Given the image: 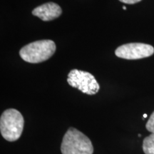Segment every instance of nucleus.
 Returning a JSON list of instances; mask_svg holds the SVG:
<instances>
[{
	"label": "nucleus",
	"instance_id": "obj_1",
	"mask_svg": "<svg viewBox=\"0 0 154 154\" xmlns=\"http://www.w3.org/2000/svg\"><path fill=\"white\" fill-rule=\"evenodd\" d=\"M56 49V44L52 40H38L23 47L19 51V55L26 62L38 63L52 57Z\"/></svg>",
	"mask_w": 154,
	"mask_h": 154
},
{
	"label": "nucleus",
	"instance_id": "obj_8",
	"mask_svg": "<svg viewBox=\"0 0 154 154\" xmlns=\"http://www.w3.org/2000/svg\"><path fill=\"white\" fill-rule=\"evenodd\" d=\"M146 128L151 134H154V111L152 113L149 121L146 123Z\"/></svg>",
	"mask_w": 154,
	"mask_h": 154
},
{
	"label": "nucleus",
	"instance_id": "obj_5",
	"mask_svg": "<svg viewBox=\"0 0 154 154\" xmlns=\"http://www.w3.org/2000/svg\"><path fill=\"white\" fill-rule=\"evenodd\" d=\"M153 54V47L143 43L125 44L119 47L115 51L117 57L128 60L143 59L151 57Z\"/></svg>",
	"mask_w": 154,
	"mask_h": 154
},
{
	"label": "nucleus",
	"instance_id": "obj_9",
	"mask_svg": "<svg viewBox=\"0 0 154 154\" xmlns=\"http://www.w3.org/2000/svg\"><path fill=\"white\" fill-rule=\"evenodd\" d=\"M119 1L121 2L124 4H128V5H134V4H136L139 2L141 1V0H119Z\"/></svg>",
	"mask_w": 154,
	"mask_h": 154
},
{
	"label": "nucleus",
	"instance_id": "obj_11",
	"mask_svg": "<svg viewBox=\"0 0 154 154\" xmlns=\"http://www.w3.org/2000/svg\"><path fill=\"white\" fill-rule=\"evenodd\" d=\"M123 9H124V10H126V7H125V6H124V7H123Z\"/></svg>",
	"mask_w": 154,
	"mask_h": 154
},
{
	"label": "nucleus",
	"instance_id": "obj_7",
	"mask_svg": "<svg viewBox=\"0 0 154 154\" xmlns=\"http://www.w3.org/2000/svg\"><path fill=\"white\" fill-rule=\"evenodd\" d=\"M143 151L145 154H154V134L143 139Z\"/></svg>",
	"mask_w": 154,
	"mask_h": 154
},
{
	"label": "nucleus",
	"instance_id": "obj_3",
	"mask_svg": "<svg viewBox=\"0 0 154 154\" xmlns=\"http://www.w3.org/2000/svg\"><path fill=\"white\" fill-rule=\"evenodd\" d=\"M24 126L22 113L14 109L5 110L0 118V132L5 140L16 141L20 138Z\"/></svg>",
	"mask_w": 154,
	"mask_h": 154
},
{
	"label": "nucleus",
	"instance_id": "obj_2",
	"mask_svg": "<svg viewBox=\"0 0 154 154\" xmlns=\"http://www.w3.org/2000/svg\"><path fill=\"white\" fill-rule=\"evenodd\" d=\"M61 151L62 154H93L94 146L85 134L70 127L63 137Z\"/></svg>",
	"mask_w": 154,
	"mask_h": 154
},
{
	"label": "nucleus",
	"instance_id": "obj_4",
	"mask_svg": "<svg viewBox=\"0 0 154 154\" xmlns=\"http://www.w3.org/2000/svg\"><path fill=\"white\" fill-rule=\"evenodd\" d=\"M67 82L71 86L88 95H94L100 89L99 83L94 75L89 72L78 69L70 71L68 74Z\"/></svg>",
	"mask_w": 154,
	"mask_h": 154
},
{
	"label": "nucleus",
	"instance_id": "obj_6",
	"mask_svg": "<svg viewBox=\"0 0 154 154\" xmlns=\"http://www.w3.org/2000/svg\"><path fill=\"white\" fill-rule=\"evenodd\" d=\"M62 14L60 6L54 2H47L36 7L32 14L41 19L44 22H49L58 18Z\"/></svg>",
	"mask_w": 154,
	"mask_h": 154
},
{
	"label": "nucleus",
	"instance_id": "obj_10",
	"mask_svg": "<svg viewBox=\"0 0 154 154\" xmlns=\"http://www.w3.org/2000/svg\"><path fill=\"white\" fill-rule=\"evenodd\" d=\"M146 117H147V114H144L143 115V119L144 118H146Z\"/></svg>",
	"mask_w": 154,
	"mask_h": 154
}]
</instances>
